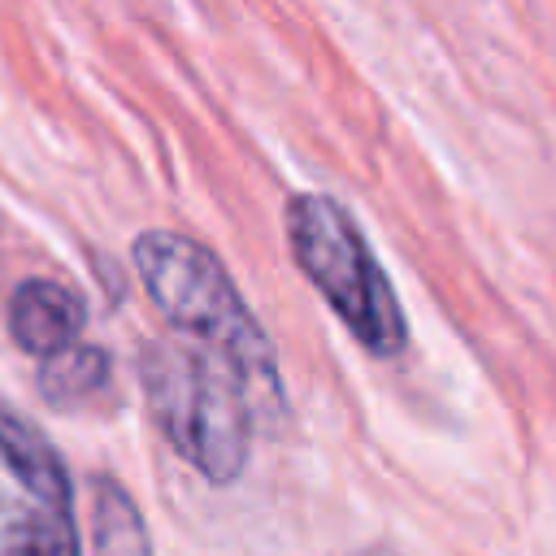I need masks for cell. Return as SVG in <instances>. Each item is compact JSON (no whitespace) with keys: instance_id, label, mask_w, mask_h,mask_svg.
I'll list each match as a JSON object with an SVG mask.
<instances>
[{"instance_id":"6da1fadb","label":"cell","mask_w":556,"mask_h":556,"mask_svg":"<svg viewBox=\"0 0 556 556\" xmlns=\"http://www.w3.org/2000/svg\"><path fill=\"white\" fill-rule=\"evenodd\" d=\"M135 269L156 300V308L169 317L174 330H182L195 348L217 352L235 365V374L248 382L252 395L265 404H278V369L265 330L256 326L252 308L235 291L226 265L195 239L174 230H143L130 248Z\"/></svg>"},{"instance_id":"7a4b0ae2","label":"cell","mask_w":556,"mask_h":556,"mask_svg":"<svg viewBox=\"0 0 556 556\" xmlns=\"http://www.w3.org/2000/svg\"><path fill=\"white\" fill-rule=\"evenodd\" d=\"M139 374L152 421L174 452L208 482H235L252 439V391L235 365L195 343H152Z\"/></svg>"},{"instance_id":"3957f363","label":"cell","mask_w":556,"mask_h":556,"mask_svg":"<svg viewBox=\"0 0 556 556\" xmlns=\"http://www.w3.org/2000/svg\"><path fill=\"white\" fill-rule=\"evenodd\" d=\"M287 239L295 265L339 313V321L356 334V343L374 356H395L408 339V326L352 213L334 195L304 191L287 208Z\"/></svg>"},{"instance_id":"277c9868","label":"cell","mask_w":556,"mask_h":556,"mask_svg":"<svg viewBox=\"0 0 556 556\" xmlns=\"http://www.w3.org/2000/svg\"><path fill=\"white\" fill-rule=\"evenodd\" d=\"M83 300L78 291L52 282V278H26L9 300V334L26 356L52 361L70 348H78L83 334Z\"/></svg>"},{"instance_id":"5b68a950","label":"cell","mask_w":556,"mask_h":556,"mask_svg":"<svg viewBox=\"0 0 556 556\" xmlns=\"http://www.w3.org/2000/svg\"><path fill=\"white\" fill-rule=\"evenodd\" d=\"M0 469L17 482V491H26L30 500L70 513V478L52 452V443L30 430L13 408L0 404Z\"/></svg>"},{"instance_id":"8992f818","label":"cell","mask_w":556,"mask_h":556,"mask_svg":"<svg viewBox=\"0 0 556 556\" xmlns=\"http://www.w3.org/2000/svg\"><path fill=\"white\" fill-rule=\"evenodd\" d=\"M0 556H78L70 513L26 491H0Z\"/></svg>"},{"instance_id":"52a82bcc","label":"cell","mask_w":556,"mask_h":556,"mask_svg":"<svg viewBox=\"0 0 556 556\" xmlns=\"http://www.w3.org/2000/svg\"><path fill=\"white\" fill-rule=\"evenodd\" d=\"M91 547L96 556H152L139 508L109 478L91 482Z\"/></svg>"},{"instance_id":"ba28073f","label":"cell","mask_w":556,"mask_h":556,"mask_svg":"<svg viewBox=\"0 0 556 556\" xmlns=\"http://www.w3.org/2000/svg\"><path fill=\"white\" fill-rule=\"evenodd\" d=\"M104 378H109V361H104V352L78 343V348H70V352L43 361V382H39V387H43V395H48L52 404L70 408V404L87 400L91 391H100Z\"/></svg>"},{"instance_id":"9c48e42d","label":"cell","mask_w":556,"mask_h":556,"mask_svg":"<svg viewBox=\"0 0 556 556\" xmlns=\"http://www.w3.org/2000/svg\"><path fill=\"white\" fill-rule=\"evenodd\" d=\"M365 556H395V552H365Z\"/></svg>"}]
</instances>
